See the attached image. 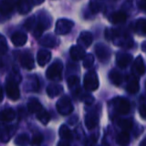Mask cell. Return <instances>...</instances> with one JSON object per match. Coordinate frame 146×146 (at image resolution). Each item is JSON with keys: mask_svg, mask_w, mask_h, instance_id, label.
Listing matches in <instances>:
<instances>
[{"mask_svg": "<svg viewBox=\"0 0 146 146\" xmlns=\"http://www.w3.org/2000/svg\"><path fill=\"white\" fill-rule=\"evenodd\" d=\"M127 18V15H126L125 12L123 11H118V12H115L114 14H112L111 18H110V21L114 24H117V23H122L126 20Z\"/></svg>", "mask_w": 146, "mask_h": 146, "instance_id": "obj_9", "label": "cell"}, {"mask_svg": "<svg viewBox=\"0 0 146 146\" xmlns=\"http://www.w3.org/2000/svg\"><path fill=\"white\" fill-rule=\"evenodd\" d=\"M28 108H29V110L32 112V113H39V112L43 109V108L41 107L39 101H38V100H36V99H32L30 102H29Z\"/></svg>", "mask_w": 146, "mask_h": 146, "instance_id": "obj_12", "label": "cell"}, {"mask_svg": "<svg viewBox=\"0 0 146 146\" xmlns=\"http://www.w3.org/2000/svg\"><path fill=\"white\" fill-rule=\"evenodd\" d=\"M135 70L137 71V73H139L140 75H143L144 74V71H145V67H144V63L143 60H142L141 57H138L136 59V62H135Z\"/></svg>", "mask_w": 146, "mask_h": 146, "instance_id": "obj_16", "label": "cell"}, {"mask_svg": "<svg viewBox=\"0 0 146 146\" xmlns=\"http://www.w3.org/2000/svg\"><path fill=\"white\" fill-rule=\"evenodd\" d=\"M119 124L122 128H124V129H126V130L131 129V127H132V122L130 121V120H122V121L119 122Z\"/></svg>", "mask_w": 146, "mask_h": 146, "instance_id": "obj_21", "label": "cell"}, {"mask_svg": "<svg viewBox=\"0 0 146 146\" xmlns=\"http://www.w3.org/2000/svg\"><path fill=\"white\" fill-rule=\"evenodd\" d=\"M6 92L8 94V97L11 98L12 100H17L19 98V89L18 86L15 82L13 81H8L6 84Z\"/></svg>", "mask_w": 146, "mask_h": 146, "instance_id": "obj_3", "label": "cell"}, {"mask_svg": "<svg viewBox=\"0 0 146 146\" xmlns=\"http://www.w3.org/2000/svg\"><path fill=\"white\" fill-rule=\"evenodd\" d=\"M144 143H145V139L142 140V142H141V146H144Z\"/></svg>", "mask_w": 146, "mask_h": 146, "instance_id": "obj_25", "label": "cell"}, {"mask_svg": "<svg viewBox=\"0 0 146 146\" xmlns=\"http://www.w3.org/2000/svg\"><path fill=\"white\" fill-rule=\"evenodd\" d=\"M51 58V54L47 50H41L38 53V57H37V61H38L40 66H44Z\"/></svg>", "mask_w": 146, "mask_h": 146, "instance_id": "obj_8", "label": "cell"}, {"mask_svg": "<svg viewBox=\"0 0 146 146\" xmlns=\"http://www.w3.org/2000/svg\"><path fill=\"white\" fill-rule=\"evenodd\" d=\"M110 79H111L112 83L119 85L120 82H121V75L118 72H116V71H112L111 74H110Z\"/></svg>", "mask_w": 146, "mask_h": 146, "instance_id": "obj_20", "label": "cell"}, {"mask_svg": "<svg viewBox=\"0 0 146 146\" xmlns=\"http://www.w3.org/2000/svg\"><path fill=\"white\" fill-rule=\"evenodd\" d=\"M116 102V109H117L118 113L119 114H126L128 113L130 109L129 102L126 99H121V98H118L115 100Z\"/></svg>", "mask_w": 146, "mask_h": 146, "instance_id": "obj_5", "label": "cell"}, {"mask_svg": "<svg viewBox=\"0 0 146 146\" xmlns=\"http://www.w3.org/2000/svg\"><path fill=\"white\" fill-rule=\"evenodd\" d=\"M129 135L126 131H123L122 133H120L117 137V143L121 146H126L129 142Z\"/></svg>", "mask_w": 146, "mask_h": 146, "instance_id": "obj_14", "label": "cell"}, {"mask_svg": "<svg viewBox=\"0 0 146 146\" xmlns=\"http://www.w3.org/2000/svg\"><path fill=\"white\" fill-rule=\"evenodd\" d=\"M13 10V3L9 1H3L0 3V11L2 13H9Z\"/></svg>", "mask_w": 146, "mask_h": 146, "instance_id": "obj_15", "label": "cell"}, {"mask_svg": "<svg viewBox=\"0 0 146 146\" xmlns=\"http://www.w3.org/2000/svg\"><path fill=\"white\" fill-rule=\"evenodd\" d=\"M7 50V44L5 38L2 36H0V52H5Z\"/></svg>", "mask_w": 146, "mask_h": 146, "instance_id": "obj_22", "label": "cell"}, {"mask_svg": "<svg viewBox=\"0 0 146 146\" xmlns=\"http://www.w3.org/2000/svg\"><path fill=\"white\" fill-rule=\"evenodd\" d=\"M42 140H43V136L40 135V134H38V135L34 136V139H33V144H35V145H38V144L40 143Z\"/></svg>", "mask_w": 146, "mask_h": 146, "instance_id": "obj_23", "label": "cell"}, {"mask_svg": "<svg viewBox=\"0 0 146 146\" xmlns=\"http://www.w3.org/2000/svg\"><path fill=\"white\" fill-rule=\"evenodd\" d=\"M12 43L15 45V46H22V45L25 44L27 40V36L25 33H22V32H16L12 35Z\"/></svg>", "mask_w": 146, "mask_h": 146, "instance_id": "obj_6", "label": "cell"}, {"mask_svg": "<svg viewBox=\"0 0 146 146\" xmlns=\"http://www.w3.org/2000/svg\"><path fill=\"white\" fill-rule=\"evenodd\" d=\"M127 90L131 93H136L139 90V84H138L137 80L132 79V81H130V83L127 86Z\"/></svg>", "mask_w": 146, "mask_h": 146, "instance_id": "obj_18", "label": "cell"}, {"mask_svg": "<svg viewBox=\"0 0 146 146\" xmlns=\"http://www.w3.org/2000/svg\"><path fill=\"white\" fill-rule=\"evenodd\" d=\"M57 109L59 110L61 114H68L72 110V105L69 100V98H61L60 101L57 103Z\"/></svg>", "mask_w": 146, "mask_h": 146, "instance_id": "obj_4", "label": "cell"}, {"mask_svg": "<svg viewBox=\"0 0 146 146\" xmlns=\"http://www.w3.org/2000/svg\"><path fill=\"white\" fill-rule=\"evenodd\" d=\"M132 60V57L131 55H123V56H120L118 58V65L120 67H126L129 62Z\"/></svg>", "mask_w": 146, "mask_h": 146, "instance_id": "obj_17", "label": "cell"}, {"mask_svg": "<svg viewBox=\"0 0 146 146\" xmlns=\"http://www.w3.org/2000/svg\"><path fill=\"white\" fill-rule=\"evenodd\" d=\"M61 71H62V64L60 62L54 63L47 70V77L50 79H60Z\"/></svg>", "mask_w": 146, "mask_h": 146, "instance_id": "obj_1", "label": "cell"}, {"mask_svg": "<svg viewBox=\"0 0 146 146\" xmlns=\"http://www.w3.org/2000/svg\"><path fill=\"white\" fill-rule=\"evenodd\" d=\"M21 64L25 68L32 69L33 64H34V60H33V58L31 57V55L29 53H26V54H23V56L21 57Z\"/></svg>", "mask_w": 146, "mask_h": 146, "instance_id": "obj_10", "label": "cell"}, {"mask_svg": "<svg viewBox=\"0 0 146 146\" xmlns=\"http://www.w3.org/2000/svg\"><path fill=\"white\" fill-rule=\"evenodd\" d=\"M15 117V112L13 109L11 108H7V109H4L1 113H0V120L1 121H11L13 120Z\"/></svg>", "mask_w": 146, "mask_h": 146, "instance_id": "obj_7", "label": "cell"}, {"mask_svg": "<svg viewBox=\"0 0 146 146\" xmlns=\"http://www.w3.org/2000/svg\"><path fill=\"white\" fill-rule=\"evenodd\" d=\"M60 135L63 139H67V140L72 139V133H71L70 130H69L67 127H65V126H62V127H61Z\"/></svg>", "mask_w": 146, "mask_h": 146, "instance_id": "obj_19", "label": "cell"}, {"mask_svg": "<svg viewBox=\"0 0 146 146\" xmlns=\"http://www.w3.org/2000/svg\"><path fill=\"white\" fill-rule=\"evenodd\" d=\"M2 99V90H1V88H0V100Z\"/></svg>", "mask_w": 146, "mask_h": 146, "instance_id": "obj_24", "label": "cell"}, {"mask_svg": "<svg viewBox=\"0 0 146 146\" xmlns=\"http://www.w3.org/2000/svg\"><path fill=\"white\" fill-rule=\"evenodd\" d=\"M70 53H71V56H72L73 59H75V60H79V59H81L82 57H83L84 50L82 48H80V47L75 46V47H72Z\"/></svg>", "mask_w": 146, "mask_h": 146, "instance_id": "obj_13", "label": "cell"}, {"mask_svg": "<svg viewBox=\"0 0 146 146\" xmlns=\"http://www.w3.org/2000/svg\"><path fill=\"white\" fill-rule=\"evenodd\" d=\"M67 21L66 20H60L59 22H57V26H56V31L57 33H60V34H65V33H67L69 30L71 29V27H72V25H69V26H67L66 24Z\"/></svg>", "mask_w": 146, "mask_h": 146, "instance_id": "obj_11", "label": "cell"}, {"mask_svg": "<svg viewBox=\"0 0 146 146\" xmlns=\"http://www.w3.org/2000/svg\"><path fill=\"white\" fill-rule=\"evenodd\" d=\"M84 86L86 89L88 90H95L98 86V80L96 77L95 73L91 72L88 73L85 76V80H84Z\"/></svg>", "mask_w": 146, "mask_h": 146, "instance_id": "obj_2", "label": "cell"}]
</instances>
